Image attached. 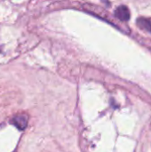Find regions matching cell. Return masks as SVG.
Here are the masks:
<instances>
[{
	"label": "cell",
	"instance_id": "1",
	"mask_svg": "<svg viewBox=\"0 0 151 152\" xmlns=\"http://www.w3.org/2000/svg\"><path fill=\"white\" fill-rule=\"evenodd\" d=\"M28 116L25 114H19L16 115L12 119V124L15 126L19 130H24L28 125Z\"/></svg>",
	"mask_w": 151,
	"mask_h": 152
},
{
	"label": "cell",
	"instance_id": "2",
	"mask_svg": "<svg viewBox=\"0 0 151 152\" xmlns=\"http://www.w3.org/2000/svg\"><path fill=\"white\" fill-rule=\"evenodd\" d=\"M115 16L122 21H127L130 19V11L125 5H121L116 9Z\"/></svg>",
	"mask_w": 151,
	"mask_h": 152
},
{
	"label": "cell",
	"instance_id": "3",
	"mask_svg": "<svg viewBox=\"0 0 151 152\" xmlns=\"http://www.w3.org/2000/svg\"><path fill=\"white\" fill-rule=\"evenodd\" d=\"M137 23L141 28L151 32V21L150 20L145 19V18H140L137 20Z\"/></svg>",
	"mask_w": 151,
	"mask_h": 152
}]
</instances>
